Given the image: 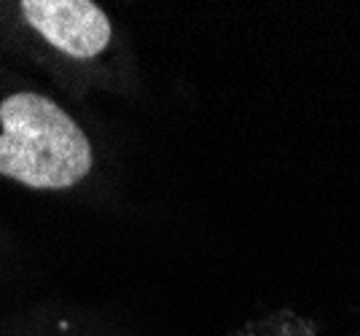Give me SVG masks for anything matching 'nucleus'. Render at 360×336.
I'll list each match as a JSON object with an SVG mask.
<instances>
[{
	"instance_id": "1",
	"label": "nucleus",
	"mask_w": 360,
	"mask_h": 336,
	"mask_svg": "<svg viewBox=\"0 0 360 336\" xmlns=\"http://www.w3.org/2000/svg\"><path fill=\"white\" fill-rule=\"evenodd\" d=\"M94 169L89 135L51 97L14 92L0 100V175L38 191H65Z\"/></svg>"
},
{
	"instance_id": "2",
	"label": "nucleus",
	"mask_w": 360,
	"mask_h": 336,
	"mask_svg": "<svg viewBox=\"0 0 360 336\" xmlns=\"http://www.w3.org/2000/svg\"><path fill=\"white\" fill-rule=\"evenodd\" d=\"M19 11L49 46L75 62L103 60L116 44L110 16L89 0H25Z\"/></svg>"
}]
</instances>
